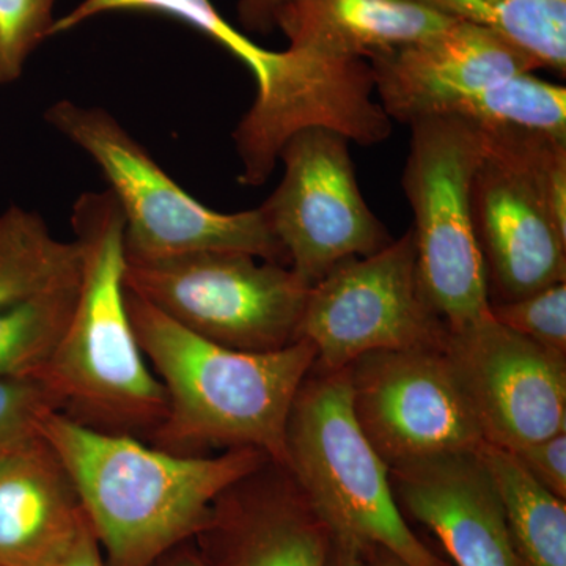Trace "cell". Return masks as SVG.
<instances>
[{"label": "cell", "instance_id": "22", "mask_svg": "<svg viewBox=\"0 0 566 566\" xmlns=\"http://www.w3.org/2000/svg\"><path fill=\"white\" fill-rule=\"evenodd\" d=\"M80 273L0 308V378L36 376L50 363L76 303Z\"/></svg>", "mask_w": 566, "mask_h": 566}, {"label": "cell", "instance_id": "5", "mask_svg": "<svg viewBox=\"0 0 566 566\" xmlns=\"http://www.w3.org/2000/svg\"><path fill=\"white\" fill-rule=\"evenodd\" d=\"M44 118L102 170L125 219L126 260L240 251L289 266L260 208L219 212L205 207L164 172L147 148L103 107L62 99L52 104Z\"/></svg>", "mask_w": 566, "mask_h": 566}, {"label": "cell", "instance_id": "8", "mask_svg": "<svg viewBox=\"0 0 566 566\" xmlns=\"http://www.w3.org/2000/svg\"><path fill=\"white\" fill-rule=\"evenodd\" d=\"M125 285L185 329L251 353L277 352L300 340L311 293L286 264L240 251L126 260Z\"/></svg>", "mask_w": 566, "mask_h": 566}, {"label": "cell", "instance_id": "30", "mask_svg": "<svg viewBox=\"0 0 566 566\" xmlns=\"http://www.w3.org/2000/svg\"><path fill=\"white\" fill-rule=\"evenodd\" d=\"M334 564L333 566H365L363 554L357 547L348 543L337 542L334 538Z\"/></svg>", "mask_w": 566, "mask_h": 566}, {"label": "cell", "instance_id": "25", "mask_svg": "<svg viewBox=\"0 0 566 566\" xmlns=\"http://www.w3.org/2000/svg\"><path fill=\"white\" fill-rule=\"evenodd\" d=\"M52 411L57 403L39 375L0 378V449L40 433Z\"/></svg>", "mask_w": 566, "mask_h": 566}, {"label": "cell", "instance_id": "18", "mask_svg": "<svg viewBox=\"0 0 566 566\" xmlns=\"http://www.w3.org/2000/svg\"><path fill=\"white\" fill-rule=\"evenodd\" d=\"M453 21L409 0H289L277 29L292 48L370 61Z\"/></svg>", "mask_w": 566, "mask_h": 566}, {"label": "cell", "instance_id": "31", "mask_svg": "<svg viewBox=\"0 0 566 566\" xmlns=\"http://www.w3.org/2000/svg\"><path fill=\"white\" fill-rule=\"evenodd\" d=\"M360 554H363L365 566H408L400 558L392 556L385 549H379V547H371V549L364 551Z\"/></svg>", "mask_w": 566, "mask_h": 566}, {"label": "cell", "instance_id": "12", "mask_svg": "<svg viewBox=\"0 0 566 566\" xmlns=\"http://www.w3.org/2000/svg\"><path fill=\"white\" fill-rule=\"evenodd\" d=\"M112 11H150L191 25L244 63L255 80L251 109L238 123L245 144L277 150L307 126L331 125L346 102V73L340 63L304 50L270 51L253 43L216 10L210 0H82L54 21L51 36L73 31Z\"/></svg>", "mask_w": 566, "mask_h": 566}, {"label": "cell", "instance_id": "2", "mask_svg": "<svg viewBox=\"0 0 566 566\" xmlns=\"http://www.w3.org/2000/svg\"><path fill=\"white\" fill-rule=\"evenodd\" d=\"M126 303L166 394V417L148 444L188 457L251 447L285 464L286 423L315 346L297 340L277 352H240L185 329L128 289Z\"/></svg>", "mask_w": 566, "mask_h": 566}, {"label": "cell", "instance_id": "11", "mask_svg": "<svg viewBox=\"0 0 566 566\" xmlns=\"http://www.w3.org/2000/svg\"><path fill=\"white\" fill-rule=\"evenodd\" d=\"M348 370L354 417L389 471L486 444L446 345L364 354Z\"/></svg>", "mask_w": 566, "mask_h": 566}, {"label": "cell", "instance_id": "19", "mask_svg": "<svg viewBox=\"0 0 566 566\" xmlns=\"http://www.w3.org/2000/svg\"><path fill=\"white\" fill-rule=\"evenodd\" d=\"M504 510L521 566H566V502L536 482L515 453L491 444L479 450Z\"/></svg>", "mask_w": 566, "mask_h": 566}, {"label": "cell", "instance_id": "27", "mask_svg": "<svg viewBox=\"0 0 566 566\" xmlns=\"http://www.w3.org/2000/svg\"><path fill=\"white\" fill-rule=\"evenodd\" d=\"M289 0H238V18L249 32L271 33L277 29Z\"/></svg>", "mask_w": 566, "mask_h": 566}, {"label": "cell", "instance_id": "13", "mask_svg": "<svg viewBox=\"0 0 566 566\" xmlns=\"http://www.w3.org/2000/svg\"><path fill=\"white\" fill-rule=\"evenodd\" d=\"M486 444L515 450L566 433V354L528 340L490 314L446 344Z\"/></svg>", "mask_w": 566, "mask_h": 566}, {"label": "cell", "instance_id": "17", "mask_svg": "<svg viewBox=\"0 0 566 566\" xmlns=\"http://www.w3.org/2000/svg\"><path fill=\"white\" fill-rule=\"evenodd\" d=\"M84 523L73 480L43 434L0 449V566H51Z\"/></svg>", "mask_w": 566, "mask_h": 566}, {"label": "cell", "instance_id": "15", "mask_svg": "<svg viewBox=\"0 0 566 566\" xmlns=\"http://www.w3.org/2000/svg\"><path fill=\"white\" fill-rule=\"evenodd\" d=\"M208 566H333L334 535L292 472L270 460L234 482L200 528Z\"/></svg>", "mask_w": 566, "mask_h": 566}, {"label": "cell", "instance_id": "21", "mask_svg": "<svg viewBox=\"0 0 566 566\" xmlns=\"http://www.w3.org/2000/svg\"><path fill=\"white\" fill-rule=\"evenodd\" d=\"M450 18L502 33L538 62L566 73V0H409Z\"/></svg>", "mask_w": 566, "mask_h": 566}, {"label": "cell", "instance_id": "16", "mask_svg": "<svg viewBox=\"0 0 566 566\" xmlns=\"http://www.w3.org/2000/svg\"><path fill=\"white\" fill-rule=\"evenodd\" d=\"M390 476L406 512L441 539L457 566H521L479 452L398 465Z\"/></svg>", "mask_w": 566, "mask_h": 566}, {"label": "cell", "instance_id": "10", "mask_svg": "<svg viewBox=\"0 0 566 566\" xmlns=\"http://www.w3.org/2000/svg\"><path fill=\"white\" fill-rule=\"evenodd\" d=\"M283 177L260 207L301 281L314 286L334 266L392 243L365 202L349 139L326 126H307L279 153Z\"/></svg>", "mask_w": 566, "mask_h": 566}, {"label": "cell", "instance_id": "1", "mask_svg": "<svg viewBox=\"0 0 566 566\" xmlns=\"http://www.w3.org/2000/svg\"><path fill=\"white\" fill-rule=\"evenodd\" d=\"M40 433L73 480L107 566H153L199 534L216 499L271 460L259 449L175 455L52 411Z\"/></svg>", "mask_w": 566, "mask_h": 566}, {"label": "cell", "instance_id": "20", "mask_svg": "<svg viewBox=\"0 0 566 566\" xmlns=\"http://www.w3.org/2000/svg\"><path fill=\"white\" fill-rule=\"evenodd\" d=\"M76 241L52 237L36 212L11 207L0 214V308L76 277Z\"/></svg>", "mask_w": 566, "mask_h": 566}, {"label": "cell", "instance_id": "6", "mask_svg": "<svg viewBox=\"0 0 566 566\" xmlns=\"http://www.w3.org/2000/svg\"><path fill=\"white\" fill-rule=\"evenodd\" d=\"M472 181V218L491 303L520 300L566 282V227L554 212L566 137L485 129Z\"/></svg>", "mask_w": 566, "mask_h": 566}, {"label": "cell", "instance_id": "9", "mask_svg": "<svg viewBox=\"0 0 566 566\" xmlns=\"http://www.w3.org/2000/svg\"><path fill=\"white\" fill-rule=\"evenodd\" d=\"M447 335L420 283L409 227L381 251L346 259L315 283L297 338L315 346V370L334 374L368 353L441 348Z\"/></svg>", "mask_w": 566, "mask_h": 566}, {"label": "cell", "instance_id": "3", "mask_svg": "<svg viewBox=\"0 0 566 566\" xmlns=\"http://www.w3.org/2000/svg\"><path fill=\"white\" fill-rule=\"evenodd\" d=\"M80 248L76 303L39 375L57 411L106 433L150 442L166 394L142 353L126 303L125 219L109 189L84 192L71 211Z\"/></svg>", "mask_w": 566, "mask_h": 566}, {"label": "cell", "instance_id": "24", "mask_svg": "<svg viewBox=\"0 0 566 566\" xmlns=\"http://www.w3.org/2000/svg\"><path fill=\"white\" fill-rule=\"evenodd\" d=\"M495 322L543 348L566 354V282L505 303H491Z\"/></svg>", "mask_w": 566, "mask_h": 566}, {"label": "cell", "instance_id": "14", "mask_svg": "<svg viewBox=\"0 0 566 566\" xmlns=\"http://www.w3.org/2000/svg\"><path fill=\"white\" fill-rule=\"evenodd\" d=\"M368 65L382 109L405 125L428 117L460 118L495 85L542 70L515 41L464 21L375 55Z\"/></svg>", "mask_w": 566, "mask_h": 566}, {"label": "cell", "instance_id": "4", "mask_svg": "<svg viewBox=\"0 0 566 566\" xmlns=\"http://www.w3.org/2000/svg\"><path fill=\"white\" fill-rule=\"evenodd\" d=\"M283 465L337 542L379 547L408 566H450L406 523L389 468L354 417L348 368H312L290 411Z\"/></svg>", "mask_w": 566, "mask_h": 566}, {"label": "cell", "instance_id": "26", "mask_svg": "<svg viewBox=\"0 0 566 566\" xmlns=\"http://www.w3.org/2000/svg\"><path fill=\"white\" fill-rule=\"evenodd\" d=\"M513 453L536 482L566 501V433L521 447Z\"/></svg>", "mask_w": 566, "mask_h": 566}, {"label": "cell", "instance_id": "29", "mask_svg": "<svg viewBox=\"0 0 566 566\" xmlns=\"http://www.w3.org/2000/svg\"><path fill=\"white\" fill-rule=\"evenodd\" d=\"M153 566H208L199 553L178 546Z\"/></svg>", "mask_w": 566, "mask_h": 566}, {"label": "cell", "instance_id": "23", "mask_svg": "<svg viewBox=\"0 0 566 566\" xmlns=\"http://www.w3.org/2000/svg\"><path fill=\"white\" fill-rule=\"evenodd\" d=\"M57 0H0V85L20 80L32 52L50 39Z\"/></svg>", "mask_w": 566, "mask_h": 566}, {"label": "cell", "instance_id": "7", "mask_svg": "<svg viewBox=\"0 0 566 566\" xmlns=\"http://www.w3.org/2000/svg\"><path fill=\"white\" fill-rule=\"evenodd\" d=\"M403 191L415 212L417 271L428 301L458 331L490 314L472 218V181L486 151L480 126L455 117L409 123Z\"/></svg>", "mask_w": 566, "mask_h": 566}, {"label": "cell", "instance_id": "28", "mask_svg": "<svg viewBox=\"0 0 566 566\" xmlns=\"http://www.w3.org/2000/svg\"><path fill=\"white\" fill-rule=\"evenodd\" d=\"M51 566H107L95 534L87 520L81 527L80 534L73 539L69 549Z\"/></svg>", "mask_w": 566, "mask_h": 566}]
</instances>
